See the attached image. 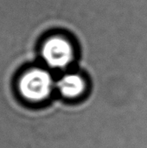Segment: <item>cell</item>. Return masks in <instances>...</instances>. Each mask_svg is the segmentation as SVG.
<instances>
[{
	"label": "cell",
	"mask_w": 147,
	"mask_h": 148,
	"mask_svg": "<svg viewBox=\"0 0 147 148\" xmlns=\"http://www.w3.org/2000/svg\"><path fill=\"white\" fill-rule=\"evenodd\" d=\"M50 75L42 69H32L24 74L19 82L22 95L31 101H41L47 98L52 89Z\"/></svg>",
	"instance_id": "cell-1"
},
{
	"label": "cell",
	"mask_w": 147,
	"mask_h": 148,
	"mask_svg": "<svg viewBox=\"0 0 147 148\" xmlns=\"http://www.w3.org/2000/svg\"><path fill=\"white\" fill-rule=\"evenodd\" d=\"M42 53L45 62L54 68H64L68 66L74 56L70 42L59 36L49 39L44 43Z\"/></svg>",
	"instance_id": "cell-2"
},
{
	"label": "cell",
	"mask_w": 147,
	"mask_h": 148,
	"mask_svg": "<svg viewBox=\"0 0 147 148\" xmlns=\"http://www.w3.org/2000/svg\"><path fill=\"white\" fill-rule=\"evenodd\" d=\"M57 88L61 94L68 98H75L81 95L85 89L82 78L77 75H66L57 82Z\"/></svg>",
	"instance_id": "cell-3"
}]
</instances>
